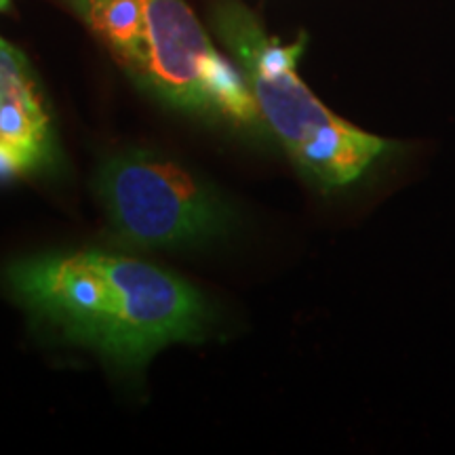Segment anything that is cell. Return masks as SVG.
Returning <instances> with one entry per match:
<instances>
[{
	"label": "cell",
	"mask_w": 455,
	"mask_h": 455,
	"mask_svg": "<svg viewBox=\"0 0 455 455\" xmlns=\"http://www.w3.org/2000/svg\"><path fill=\"white\" fill-rule=\"evenodd\" d=\"M215 30L236 55L261 121L295 167L323 190L355 184L392 150V141L341 121L306 87L298 76L304 36L281 44L235 3L215 11Z\"/></svg>",
	"instance_id": "obj_3"
},
{
	"label": "cell",
	"mask_w": 455,
	"mask_h": 455,
	"mask_svg": "<svg viewBox=\"0 0 455 455\" xmlns=\"http://www.w3.org/2000/svg\"><path fill=\"white\" fill-rule=\"evenodd\" d=\"M9 9V0H0V11H7Z\"/></svg>",
	"instance_id": "obj_6"
},
{
	"label": "cell",
	"mask_w": 455,
	"mask_h": 455,
	"mask_svg": "<svg viewBox=\"0 0 455 455\" xmlns=\"http://www.w3.org/2000/svg\"><path fill=\"white\" fill-rule=\"evenodd\" d=\"M135 81L167 104L238 127H264L241 68L209 41L184 0H72Z\"/></svg>",
	"instance_id": "obj_2"
},
{
	"label": "cell",
	"mask_w": 455,
	"mask_h": 455,
	"mask_svg": "<svg viewBox=\"0 0 455 455\" xmlns=\"http://www.w3.org/2000/svg\"><path fill=\"white\" fill-rule=\"evenodd\" d=\"M53 156V124L20 49L0 38V180L24 178Z\"/></svg>",
	"instance_id": "obj_5"
},
{
	"label": "cell",
	"mask_w": 455,
	"mask_h": 455,
	"mask_svg": "<svg viewBox=\"0 0 455 455\" xmlns=\"http://www.w3.org/2000/svg\"><path fill=\"white\" fill-rule=\"evenodd\" d=\"M7 283L66 339L124 369L144 367L173 341H201L212 318L184 278L95 249L20 259L7 268Z\"/></svg>",
	"instance_id": "obj_1"
},
{
	"label": "cell",
	"mask_w": 455,
	"mask_h": 455,
	"mask_svg": "<svg viewBox=\"0 0 455 455\" xmlns=\"http://www.w3.org/2000/svg\"><path fill=\"white\" fill-rule=\"evenodd\" d=\"M95 192L114 236L135 247H192L230 228V209L207 181L150 150L108 158Z\"/></svg>",
	"instance_id": "obj_4"
}]
</instances>
